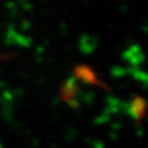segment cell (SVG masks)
I'll return each instance as SVG.
<instances>
[{
    "instance_id": "cell-1",
    "label": "cell",
    "mask_w": 148,
    "mask_h": 148,
    "mask_svg": "<svg viewBox=\"0 0 148 148\" xmlns=\"http://www.w3.org/2000/svg\"><path fill=\"white\" fill-rule=\"evenodd\" d=\"M75 75L77 78H79L81 81L89 83V84H98L101 85L100 82H98V78L96 77L95 72L92 71L91 68L86 66V65H79L75 69Z\"/></svg>"
},
{
    "instance_id": "cell-2",
    "label": "cell",
    "mask_w": 148,
    "mask_h": 148,
    "mask_svg": "<svg viewBox=\"0 0 148 148\" xmlns=\"http://www.w3.org/2000/svg\"><path fill=\"white\" fill-rule=\"evenodd\" d=\"M145 111H146V103L143 98L135 97V99L131 103V114L133 118L140 120L145 117Z\"/></svg>"
}]
</instances>
